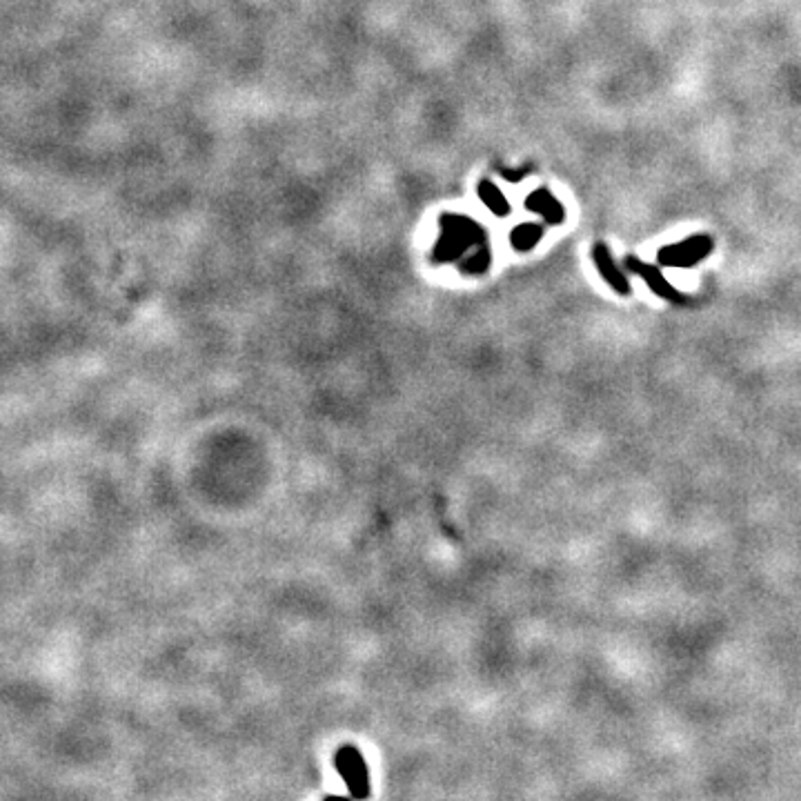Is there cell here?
I'll list each match as a JSON object with an SVG mask.
<instances>
[{
	"label": "cell",
	"instance_id": "ba28073f",
	"mask_svg": "<svg viewBox=\"0 0 801 801\" xmlns=\"http://www.w3.org/2000/svg\"><path fill=\"white\" fill-rule=\"evenodd\" d=\"M477 194H479L481 203H483L485 207H488L494 216H501V218H503V216L510 214V203H508V199H505L503 192L498 190L492 180H481L479 185H477Z\"/></svg>",
	"mask_w": 801,
	"mask_h": 801
},
{
	"label": "cell",
	"instance_id": "277c9868",
	"mask_svg": "<svg viewBox=\"0 0 801 801\" xmlns=\"http://www.w3.org/2000/svg\"><path fill=\"white\" fill-rule=\"evenodd\" d=\"M623 270H628L630 274H637L639 279L646 281V285L650 287L652 294H656L659 298L668 300V303H673V305H690L692 303L690 296H686L684 292H679L677 287L663 277L661 267L650 265V263L641 260V258H637L633 254H628L623 258Z\"/></svg>",
	"mask_w": 801,
	"mask_h": 801
},
{
	"label": "cell",
	"instance_id": "9c48e42d",
	"mask_svg": "<svg viewBox=\"0 0 801 801\" xmlns=\"http://www.w3.org/2000/svg\"><path fill=\"white\" fill-rule=\"evenodd\" d=\"M530 165H525V167H521V169H508V167H498V172H501V176L505 178V180H510V183H519V180H523V176L530 172Z\"/></svg>",
	"mask_w": 801,
	"mask_h": 801
},
{
	"label": "cell",
	"instance_id": "30bf717a",
	"mask_svg": "<svg viewBox=\"0 0 801 801\" xmlns=\"http://www.w3.org/2000/svg\"><path fill=\"white\" fill-rule=\"evenodd\" d=\"M323 801H354L352 797H338V795H327Z\"/></svg>",
	"mask_w": 801,
	"mask_h": 801
},
{
	"label": "cell",
	"instance_id": "5b68a950",
	"mask_svg": "<svg viewBox=\"0 0 801 801\" xmlns=\"http://www.w3.org/2000/svg\"><path fill=\"white\" fill-rule=\"evenodd\" d=\"M593 260H595V265H597V272L601 274V279L606 281L616 294L628 296L630 292H633L628 277L623 274V270L614 263L612 252H610V247L606 243H597L593 247Z\"/></svg>",
	"mask_w": 801,
	"mask_h": 801
},
{
	"label": "cell",
	"instance_id": "7a4b0ae2",
	"mask_svg": "<svg viewBox=\"0 0 801 801\" xmlns=\"http://www.w3.org/2000/svg\"><path fill=\"white\" fill-rule=\"evenodd\" d=\"M715 252V239L710 234H694L688 239L663 245L659 252H656V260L663 267H679V270H690L694 265H699L701 260H706Z\"/></svg>",
	"mask_w": 801,
	"mask_h": 801
},
{
	"label": "cell",
	"instance_id": "52a82bcc",
	"mask_svg": "<svg viewBox=\"0 0 801 801\" xmlns=\"http://www.w3.org/2000/svg\"><path fill=\"white\" fill-rule=\"evenodd\" d=\"M543 239V225L539 223H521L510 232V245L517 252H530Z\"/></svg>",
	"mask_w": 801,
	"mask_h": 801
},
{
	"label": "cell",
	"instance_id": "8992f818",
	"mask_svg": "<svg viewBox=\"0 0 801 801\" xmlns=\"http://www.w3.org/2000/svg\"><path fill=\"white\" fill-rule=\"evenodd\" d=\"M525 209L532 214H539L548 225H561L566 220V207L545 187H539L525 196Z\"/></svg>",
	"mask_w": 801,
	"mask_h": 801
},
{
	"label": "cell",
	"instance_id": "6da1fadb",
	"mask_svg": "<svg viewBox=\"0 0 801 801\" xmlns=\"http://www.w3.org/2000/svg\"><path fill=\"white\" fill-rule=\"evenodd\" d=\"M435 263H456L458 270L468 277H479L490 267L492 252L488 232L470 216L443 214L441 234L432 249Z\"/></svg>",
	"mask_w": 801,
	"mask_h": 801
},
{
	"label": "cell",
	"instance_id": "3957f363",
	"mask_svg": "<svg viewBox=\"0 0 801 801\" xmlns=\"http://www.w3.org/2000/svg\"><path fill=\"white\" fill-rule=\"evenodd\" d=\"M334 766L340 777H343L347 793L354 801H365L370 797V790H372L370 772H367V764L357 746L352 743L340 746L334 755Z\"/></svg>",
	"mask_w": 801,
	"mask_h": 801
}]
</instances>
